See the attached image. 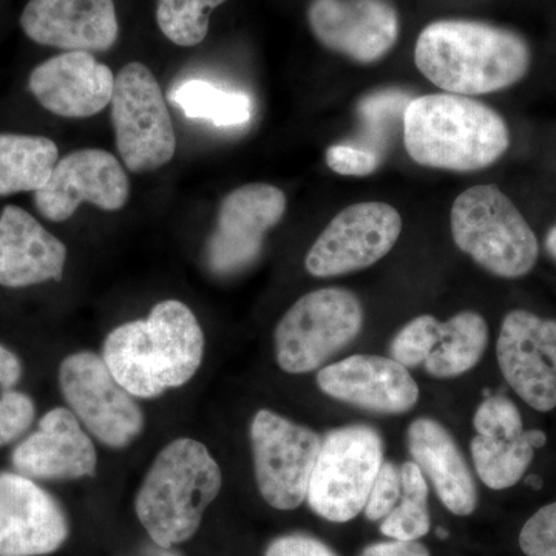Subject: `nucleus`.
I'll return each instance as SVG.
<instances>
[{"mask_svg": "<svg viewBox=\"0 0 556 556\" xmlns=\"http://www.w3.org/2000/svg\"><path fill=\"white\" fill-rule=\"evenodd\" d=\"M496 356L504 379L529 407L556 408V320L510 311L501 325Z\"/></svg>", "mask_w": 556, "mask_h": 556, "instance_id": "13", "label": "nucleus"}, {"mask_svg": "<svg viewBox=\"0 0 556 556\" xmlns=\"http://www.w3.org/2000/svg\"><path fill=\"white\" fill-rule=\"evenodd\" d=\"M112 70L87 51H65L33 70L30 90L39 104L62 118H90L112 102Z\"/></svg>", "mask_w": 556, "mask_h": 556, "instance_id": "20", "label": "nucleus"}, {"mask_svg": "<svg viewBox=\"0 0 556 556\" xmlns=\"http://www.w3.org/2000/svg\"><path fill=\"white\" fill-rule=\"evenodd\" d=\"M450 222L456 247L493 276L519 278L535 268V232L496 186H473L460 193Z\"/></svg>", "mask_w": 556, "mask_h": 556, "instance_id": "5", "label": "nucleus"}, {"mask_svg": "<svg viewBox=\"0 0 556 556\" xmlns=\"http://www.w3.org/2000/svg\"><path fill=\"white\" fill-rule=\"evenodd\" d=\"M416 67L430 83L463 97L495 93L525 79L532 65L518 33L486 22H431L416 40Z\"/></svg>", "mask_w": 556, "mask_h": 556, "instance_id": "2", "label": "nucleus"}, {"mask_svg": "<svg viewBox=\"0 0 556 556\" xmlns=\"http://www.w3.org/2000/svg\"><path fill=\"white\" fill-rule=\"evenodd\" d=\"M36 417L35 401L9 383H0V447L27 433Z\"/></svg>", "mask_w": 556, "mask_h": 556, "instance_id": "31", "label": "nucleus"}, {"mask_svg": "<svg viewBox=\"0 0 556 556\" xmlns=\"http://www.w3.org/2000/svg\"><path fill=\"white\" fill-rule=\"evenodd\" d=\"M308 22L318 42L361 64L382 60L399 38V14L388 0H311Z\"/></svg>", "mask_w": 556, "mask_h": 556, "instance_id": "15", "label": "nucleus"}, {"mask_svg": "<svg viewBox=\"0 0 556 556\" xmlns=\"http://www.w3.org/2000/svg\"><path fill=\"white\" fill-rule=\"evenodd\" d=\"M24 375L20 356L0 343V383L17 387Z\"/></svg>", "mask_w": 556, "mask_h": 556, "instance_id": "37", "label": "nucleus"}, {"mask_svg": "<svg viewBox=\"0 0 556 556\" xmlns=\"http://www.w3.org/2000/svg\"><path fill=\"white\" fill-rule=\"evenodd\" d=\"M251 445L260 495L277 510H294L308 496L321 438L309 427L270 409H258L251 422Z\"/></svg>", "mask_w": 556, "mask_h": 556, "instance_id": "10", "label": "nucleus"}, {"mask_svg": "<svg viewBox=\"0 0 556 556\" xmlns=\"http://www.w3.org/2000/svg\"><path fill=\"white\" fill-rule=\"evenodd\" d=\"M544 248H546L547 254L556 262V226L548 230L546 240H544Z\"/></svg>", "mask_w": 556, "mask_h": 556, "instance_id": "38", "label": "nucleus"}, {"mask_svg": "<svg viewBox=\"0 0 556 556\" xmlns=\"http://www.w3.org/2000/svg\"><path fill=\"white\" fill-rule=\"evenodd\" d=\"M404 144L420 166L477 172L507 152L510 130L503 116L484 102L444 91L408 101Z\"/></svg>", "mask_w": 556, "mask_h": 556, "instance_id": "3", "label": "nucleus"}, {"mask_svg": "<svg viewBox=\"0 0 556 556\" xmlns=\"http://www.w3.org/2000/svg\"><path fill=\"white\" fill-rule=\"evenodd\" d=\"M130 181L116 156L101 149H83L58 161L49 181L36 190L39 214L50 222H65L90 203L102 211L116 212L126 206Z\"/></svg>", "mask_w": 556, "mask_h": 556, "instance_id": "14", "label": "nucleus"}, {"mask_svg": "<svg viewBox=\"0 0 556 556\" xmlns=\"http://www.w3.org/2000/svg\"><path fill=\"white\" fill-rule=\"evenodd\" d=\"M112 123L124 166L144 174L166 166L175 156L177 135L155 75L130 62L115 78Z\"/></svg>", "mask_w": 556, "mask_h": 556, "instance_id": "8", "label": "nucleus"}, {"mask_svg": "<svg viewBox=\"0 0 556 556\" xmlns=\"http://www.w3.org/2000/svg\"><path fill=\"white\" fill-rule=\"evenodd\" d=\"M169 98L188 118L211 121L218 127L241 126L251 119L247 94L218 89L207 80H186L170 91Z\"/></svg>", "mask_w": 556, "mask_h": 556, "instance_id": "26", "label": "nucleus"}, {"mask_svg": "<svg viewBox=\"0 0 556 556\" xmlns=\"http://www.w3.org/2000/svg\"><path fill=\"white\" fill-rule=\"evenodd\" d=\"M265 556H339L324 541L306 533L278 536L266 548Z\"/></svg>", "mask_w": 556, "mask_h": 556, "instance_id": "35", "label": "nucleus"}, {"mask_svg": "<svg viewBox=\"0 0 556 556\" xmlns=\"http://www.w3.org/2000/svg\"><path fill=\"white\" fill-rule=\"evenodd\" d=\"M317 386L336 401L379 415H404L420 396L408 368L394 358L369 354H357L321 368Z\"/></svg>", "mask_w": 556, "mask_h": 556, "instance_id": "17", "label": "nucleus"}, {"mask_svg": "<svg viewBox=\"0 0 556 556\" xmlns=\"http://www.w3.org/2000/svg\"><path fill=\"white\" fill-rule=\"evenodd\" d=\"M402 495L401 467L391 460H383L378 478L369 492L364 514L368 521H383L396 508Z\"/></svg>", "mask_w": 556, "mask_h": 556, "instance_id": "32", "label": "nucleus"}, {"mask_svg": "<svg viewBox=\"0 0 556 556\" xmlns=\"http://www.w3.org/2000/svg\"><path fill=\"white\" fill-rule=\"evenodd\" d=\"M139 556H181V555H178L177 552L170 551V548L160 547V546H156V544H155V547L146 548V551L142 552V554Z\"/></svg>", "mask_w": 556, "mask_h": 556, "instance_id": "39", "label": "nucleus"}, {"mask_svg": "<svg viewBox=\"0 0 556 556\" xmlns=\"http://www.w3.org/2000/svg\"><path fill=\"white\" fill-rule=\"evenodd\" d=\"M519 547L527 556H556V501L541 507L519 533Z\"/></svg>", "mask_w": 556, "mask_h": 556, "instance_id": "33", "label": "nucleus"}, {"mask_svg": "<svg viewBox=\"0 0 556 556\" xmlns=\"http://www.w3.org/2000/svg\"><path fill=\"white\" fill-rule=\"evenodd\" d=\"M402 232V217L387 203H357L339 212L305 258L313 277L345 276L387 257Z\"/></svg>", "mask_w": 556, "mask_h": 556, "instance_id": "11", "label": "nucleus"}, {"mask_svg": "<svg viewBox=\"0 0 556 556\" xmlns=\"http://www.w3.org/2000/svg\"><path fill=\"white\" fill-rule=\"evenodd\" d=\"M11 464L17 473L35 481H70L97 475L98 452L93 438L72 409L56 407L16 445Z\"/></svg>", "mask_w": 556, "mask_h": 556, "instance_id": "18", "label": "nucleus"}, {"mask_svg": "<svg viewBox=\"0 0 556 556\" xmlns=\"http://www.w3.org/2000/svg\"><path fill=\"white\" fill-rule=\"evenodd\" d=\"M60 388L73 415L110 448L129 447L146 426L144 413L110 371L104 357L78 351L62 361Z\"/></svg>", "mask_w": 556, "mask_h": 556, "instance_id": "9", "label": "nucleus"}, {"mask_svg": "<svg viewBox=\"0 0 556 556\" xmlns=\"http://www.w3.org/2000/svg\"><path fill=\"white\" fill-rule=\"evenodd\" d=\"M223 485L222 468L206 445L175 439L161 450L139 486L135 510L153 544L172 548L199 532Z\"/></svg>", "mask_w": 556, "mask_h": 556, "instance_id": "4", "label": "nucleus"}, {"mask_svg": "<svg viewBox=\"0 0 556 556\" xmlns=\"http://www.w3.org/2000/svg\"><path fill=\"white\" fill-rule=\"evenodd\" d=\"M70 533L61 504L17 471H0V556L49 555Z\"/></svg>", "mask_w": 556, "mask_h": 556, "instance_id": "16", "label": "nucleus"}, {"mask_svg": "<svg viewBox=\"0 0 556 556\" xmlns=\"http://www.w3.org/2000/svg\"><path fill=\"white\" fill-rule=\"evenodd\" d=\"M527 485L532 486V489L540 490L541 486H543V481H541L540 477L532 475V477L527 478Z\"/></svg>", "mask_w": 556, "mask_h": 556, "instance_id": "40", "label": "nucleus"}, {"mask_svg": "<svg viewBox=\"0 0 556 556\" xmlns=\"http://www.w3.org/2000/svg\"><path fill=\"white\" fill-rule=\"evenodd\" d=\"M67 247L17 206L0 214V287L20 289L61 281Z\"/></svg>", "mask_w": 556, "mask_h": 556, "instance_id": "21", "label": "nucleus"}, {"mask_svg": "<svg viewBox=\"0 0 556 556\" xmlns=\"http://www.w3.org/2000/svg\"><path fill=\"white\" fill-rule=\"evenodd\" d=\"M329 169L343 177H368L380 166V155L371 148L353 144L331 146L325 153Z\"/></svg>", "mask_w": 556, "mask_h": 556, "instance_id": "34", "label": "nucleus"}, {"mask_svg": "<svg viewBox=\"0 0 556 556\" xmlns=\"http://www.w3.org/2000/svg\"><path fill=\"white\" fill-rule=\"evenodd\" d=\"M407 439L413 463L447 510L457 517L473 514L478 507L477 482L447 428L431 417H419L409 424Z\"/></svg>", "mask_w": 556, "mask_h": 556, "instance_id": "22", "label": "nucleus"}, {"mask_svg": "<svg viewBox=\"0 0 556 556\" xmlns=\"http://www.w3.org/2000/svg\"><path fill=\"white\" fill-rule=\"evenodd\" d=\"M402 495L396 508L383 521L380 532L396 541H419L430 532L427 478L413 460L401 467Z\"/></svg>", "mask_w": 556, "mask_h": 556, "instance_id": "27", "label": "nucleus"}, {"mask_svg": "<svg viewBox=\"0 0 556 556\" xmlns=\"http://www.w3.org/2000/svg\"><path fill=\"white\" fill-rule=\"evenodd\" d=\"M489 345V325L475 311H460L442 321L441 339L424 362L428 375L453 379L471 371Z\"/></svg>", "mask_w": 556, "mask_h": 556, "instance_id": "23", "label": "nucleus"}, {"mask_svg": "<svg viewBox=\"0 0 556 556\" xmlns=\"http://www.w3.org/2000/svg\"><path fill=\"white\" fill-rule=\"evenodd\" d=\"M364 328V306L345 288H321L300 298L274 332L278 367L306 375L345 350Z\"/></svg>", "mask_w": 556, "mask_h": 556, "instance_id": "6", "label": "nucleus"}, {"mask_svg": "<svg viewBox=\"0 0 556 556\" xmlns=\"http://www.w3.org/2000/svg\"><path fill=\"white\" fill-rule=\"evenodd\" d=\"M204 346L203 328L192 309L179 300H164L148 317L110 331L102 357L131 396L153 399L197 375Z\"/></svg>", "mask_w": 556, "mask_h": 556, "instance_id": "1", "label": "nucleus"}, {"mask_svg": "<svg viewBox=\"0 0 556 556\" xmlns=\"http://www.w3.org/2000/svg\"><path fill=\"white\" fill-rule=\"evenodd\" d=\"M438 536L441 538V540H444V538L448 536L447 530L444 529H438Z\"/></svg>", "mask_w": 556, "mask_h": 556, "instance_id": "41", "label": "nucleus"}, {"mask_svg": "<svg viewBox=\"0 0 556 556\" xmlns=\"http://www.w3.org/2000/svg\"><path fill=\"white\" fill-rule=\"evenodd\" d=\"M58 161L60 150L50 138L0 134V197L43 188Z\"/></svg>", "mask_w": 556, "mask_h": 556, "instance_id": "24", "label": "nucleus"}, {"mask_svg": "<svg viewBox=\"0 0 556 556\" xmlns=\"http://www.w3.org/2000/svg\"><path fill=\"white\" fill-rule=\"evenodd\" d=\"M287 206L283 190L266 182H252L228 193L219 204L204 251L211 273L228 277L254 265L266 233L281 222Z\"/></svg>", "mask_w": 556, "mask_h": 556, "instance_id": "12", "label": "nucleus"}, {"mask_svg": "<svg viewBox=\"0 0 556 556\" xmlns=\"http://www.w3.org/2000/svg\"><path fill=\"white\" fill-rule=\"evenodd\" d=\"M226 0H156V22L170 42L195 47L206 39L208 16Z\"/></svg>", "mask_w": 556, "mask_h": 556, "instance_id": "28", "label": "nucleus"}, {"mask_svg": "<svg viewBox=\"0 0 556 556\" xmlns=\"http://www.w3.org/2000/svg\"><path fill=\"white\" fill-rule=\"evenodd\" d=\"M21 25L40 46L87 53L112 49L119 36L113 0H30Z\"/></svg>", "mask_w": 556, "mask_h": 556, "instance_id": "19", "label": "nucleus"}, {"mask_svg": "<svg viewBox=\"0 0 556 556\" xmlns=\"http://www.w3.org/2000/svg\"><path fill=\"white\" fill-rule=\"evenodd\" d=\"M358 556H431L419 541H382L369 544Z\"/></svg>", "mask_w": 556, "mask_h": 556, "instance_id": "36", "label": "nucleus"}, {"mask_svg": "<svg viewBox=\"0 0 556 556\" xmlns=\"http://www.w3.org/2000/svg\"><path fill=\"white\" fill-rule=\"evenodd\" d=\"M442 321L433 316H419L409 320L390 343L391 358L412 369L420 367L441 339Z\"/></svg>", "mask_w": 556, "mask_h": 556, "instance_id": "29", "label": "nucleus"}, {"mask_svg": "<svg viewBox=\"0 0 556 556\" xmlns=\"http://www.w3.org/2000/svg\"><path fill=\"white\" fill-rule=\"evenodd\" d=\"M383 441L376 428L354 424L321 439L311 477L308 506L329 522H348L362 514L383 464Z\"/></svg>", "mask_w": 556, "mask_h": 556, "instance_id": "7", "label": "nucleus"}, {"mask_svg": "<svg viewBox=\"0 0 556 556\" xmlns=\"http://www.w3.org/2000/svg\"><path fill=\"white\" fill-rule=\"evenodd\" d=\"M544 431H525L517 439L477 437L471 441V459L479 479L489 489L506 490L517 485L532 464L535 450L544 447Z\"/></svg>", "mask_w": 556, "mask_h": 556, "instance_id": "25", "label": "nucleus"}, {"mask_svg": "<svg viewBox=\"0 0 556 556\" xmlns=\"http://www.w3.org/2000/svg\"><path fill=\"white\" fill-rule=\"evenodd\" d=\"M473 427L479 437L492 439H517L525 433L521 413L504 394L484 397L475 413Z\"/></svg>", "mask_w": 556, "mask_h": 556, "instance_id": "30", "label": "nucleus"}]
</instances>
